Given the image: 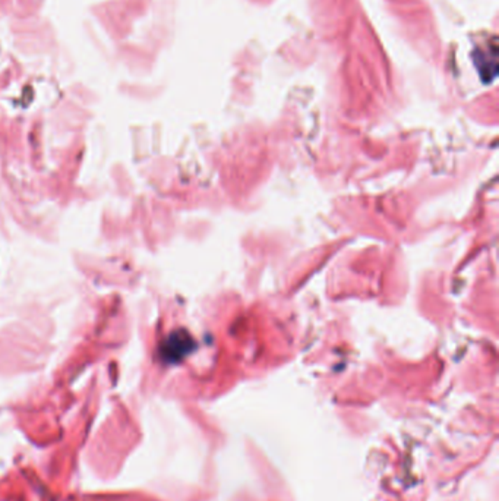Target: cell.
I'll list each match as a JSON object with an SVG mask.
<instances>
[{
    "instance_id": "1",
    "label": "cell",
    "mask_w": 499,
    "mask_h": 501,
    "mask_svg": "<svg viewBox=\"0 0 499 501\" xmlns=\"http://www.w3.org/2000/svg\"><path fill=\"white\" fill-rule=\"evenodd\" d=\"M192 349V340L185 332H175L170 334L161 346V356L166 362L176 364Z\"/></svg>"
}]
</instances>
